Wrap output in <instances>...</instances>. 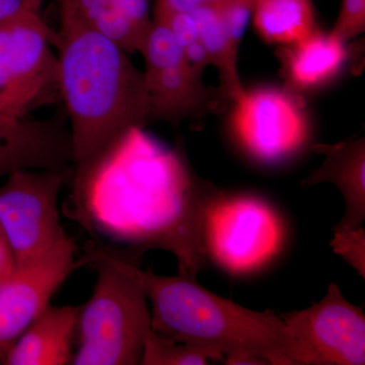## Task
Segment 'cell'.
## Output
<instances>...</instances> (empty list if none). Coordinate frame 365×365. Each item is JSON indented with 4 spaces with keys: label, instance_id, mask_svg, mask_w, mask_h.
Masks as SVG:
<instances>
[{
    "label": "cell",
    "instance_id": "d4e9b609",
    "mask_svg": "<svg viewBox=\"0 0 365 365\" xmlns=\"http://www.w3.org/2000/svg\"><path fill=\"white\" fill-rule=\"evenodd\" d=\"M113 6L116 7L131 23L148 35L153 16L150 13V0H111Z\"/></svg>",
    "mask_w": 365,
    "mask_h": 365
},
{
    "label": "cell",
    "instance_id": "e0dca14e",
    "mask_svg": "<svg viewBox=\"0 0 365 365\" xmlns=\"http://www.w3.org/2000/svg\"><path fill=\"white\" fill-rule=\"evenodd\" d=\"M91 28L128 52L140 53L146 34L113 6L111 0H69Z\"/></svg>",
    "mask_w": 365,
    "mask_h": 365
},
{
    "label": "cell",
    "instance_id": "3957f363",
    "mask_svg": "<svg viewBox=\"0 0 365 365\" xmlns=\"http://www.w3.org/2000/svg\"><path fill=\"white\" fill-rule=\"evenodd\" d=\"M132 271L150 302L155 332L220 353L227 364L304 365L279 314L223 299L187 274L157 275L137 260Z\"/></svg>",
    "mask_w": 365,
    "mask_h": 365
},
{
    "label": "cell",
    "instance_id": "9c48e42d",
    "mask_svg": "<svg viewBox=\"0 0 365 365\" xmlns=\"http://www.w3.org/2000/svg\"><path fill=\"white\" fill-rule=\"evenodd\" d=\"M85 265L73 237L66 235L45 254L14 266L0 283V364L69 276Z\"/></svg>",
    "mask_w": 365,
    "mask_h": 365
},
{
    "label": "cell",
    "instance_id": "83f0119b",
    "mask_svg": "<svg viewBox=\"0 0 365 365\" xmlns=\"http://www.w3.org/2000/svg\"><path fill=\"white\" fill-rule=\"evenodd\" d=\"M14 266L16 263H14L13 251L4 230L0 227V283L4 282L9 277V274L13 272Z\"/></svg>",
    "mask_w": 365,
    "mask_h": 365
},
{
    "label": "cell",
    "instance_id": "7402d4cb",
    "mask_svg": "<svg viewBox=\"0 0 365 365\" xmlns=\"http://www.w3.org/2000/svg\"><path fill=\"white\" fill-rule=\"evenodd\" d=\"M254 0H220L215 2L228 40L239 53L245 34L252 19Z\"/></svg>",
    "mask_w": 365,
    "mask_h": 365
},
{
    "label": "cell",
    "instance_id": "52a82bcc",
    "mask_svg": "<svg viewBox=\"0 0 365 365\" xmlns=\"http://www.w3.org/2000/svg\"><path fill=\"white\" fill-rule=\"evenodd\" d=\"M68 175L64 170H16L0 186V227L16 265L38 258L67 235L58 202Z\"/></svg>",
    "mask_w": 365,
    "mask_h": 365
},
{
    "label": "cell",
    "instance_id": "5bb4252c",
    "mask_svg": "<svg viewBox=\"0 0 365 365\" xmlns=\"http://www.w3.org/2000/svg\"><path fill=\"white\" fill-rule=\"evenodd\" d=\"M348 58L347 44L319 28L304 39L279 50L287 88L297 95L319 90L337 78Z\"/></svg>",
    "mask_w": 365,
    "mask_h": 365
},
{
    "label": "cell",
    "instance_id": "8fae6325",
    "mask_svg": "<svg viewBox=\"0 0 365 365\" xmlns=\"http://www.w3.org/2000/svg\"><path fill=\"white\" fill-rule=\"evenodd\" d=\"M140 54L151 121L179 122L205 111L210 97L202 76L190 66L167 26L153 21Z\"/></svg>",
    "mask_w": 365,
    "mask_h": 365
},
{
    "label": "cell",
    "instance_id": "277c9868",
    "mask_svg": "<svg viewBox=\"0 0 365 365\" xmlns=\"http://www.w3.org/2000/svg\"><path fill=\"white\" fill-rule=\"evenodd\" d=\"M139 256L108 246L88 247L81 256L95 266L97 279L79 307L72 365L141 364L153 328L148 297L132 271Z\"/></svg>",
    "mask_w": 365,
    "mask_h": 365
},
{
    "label": "cell",
    "instance_id": "cb8c5ba5",
    "mask_svg": "<svg viewBox=\"0 0 365 365\" xmlns=\"http://www.w3.org/2000/svg\"><path fill=\"white\" fill-rule=\"evenodd\" d=\"M365 31V0H342L340 13L330 31L346 44Z\"/></svg>",
    "mask_w": 365,
    "mask_h": 365
},
{
    "label": "cell",
    "instance_id": "ffe728a7",
    "mask_svg": "<svg viewBox=\"0 0 365 365\" xmlns=\"http://www.w3.org/2000/svg\"><path fill=\"white\" fill-rule=\"evenodd\" d=\"M222 355L151 331L144 346L141 365H204L223 361Z\"/></svg>",
    "mask_w": 365,
    "mask_h": 365
},
{
    "label": "cell",
    "instance_id": "2e32d148",
    "mask_svg": "<svg viewBox=\"0 0 365 365\" xmlns=\"http://www.w3.org/2000/svg\"><path fill=\"white\" fill-rule=\"evenodd\" d=\"M191 13L198 26L209 66L217 69L222 91L232 102L245 88L239 73V53L235 51L228 40L217 6L216 4H204Z\"/></svg>",
    "mask_w": 365,
    "mask_h": 365
},
{
    "label": "cell",
    "instance_id": "7a4b0ae2",
    "mask_svg": "<svg viewBox=\"0 0 365 365\" xmlns=\"http://www.w3.org/2000/svg\"><path fill=\"white\" fill-rule=\"evenodd\" d=\"M54 45L60 101L71 131L72 169L85 165L133 127L151 122L143 71L128 52L86 23L69 0H59Z\"/></svg>",
    "mask_w": 365,
    "mask_h": 365
},
{
    "label": "cell",
    "instance_id": "30bf717a",
    "mask_svg": "<svg viewBox=\"0 0 365 365\" xmlns=\"http://www.w3.org/2000/svg\"><path fill=\"white\" fill-rule=\"evenodd\" d=\"M294 336L304 365H364L365 316L335 283L302 311L279 314Z\"/></svg>",
    "mask_w": 365,
    "mask_h": 365
},
{
    "label": "cell",
    "instance_id": "44dd1931",
    "mask_svg": "<svg viewBox=\"0 0 365 365\" xmlns=\"http://www.w3.org/2000/svg\"><path fill=\"white\" fill-rule=\"evenodd\" d=\"M167 26L190 66L199 74L209 66L207 54L200 39L198 26L191 11L170 14L162 20L153 21Z\"/></svg>",
    "mask_w": 365,
    "mask_h": 365
},
{
    "label": "cell",
    "instance_id": "4316f807",
    "mask_svg": "<svg viewBox=\"0 0 365 365\" xmlns=\"http://www.w3.org/2000/svg\"><path fill=\"white\" fill-rule=\"evenodd\" d=\"M34 11H41V0H0V26Z\"/></svg>",
    "mask_w": 365,
    "mask_h": 365
},
{
    "label": "cell",
    "instance_id": "8992f818",
    "mask_svg": "<svg viewBox=\"0 0 365 365\" xmlns=\"http://www.w3.org/2000/svg\"><path fill=\"white\" fill-rule=\"evenodd\" d=\"M284 235L275 209L250 195L222 193L211 204L203 225L206 254L235 275L254 272L272 261L282 248Z\"/></svg>",
    "mask_w": 365,
    "mask_h": 365
},
{
    "label": "cell",
    "instance_id": "4fadbf2b",
    "mask_svg": "<svg viewBox=\"0 0 365 365\" xmlns=\"http://www.w3.org/2000/svg\"><path fill=\"white\" fill-rule=\"evenodd\" d=\"M314 150L325 155V160L302 181V186L332 182L345 201L344 215L334 230L362 227L365 218L364 138L349 139L333 145L317 144Z\"/></svg>",
    "mask_w": 365,
    "mask_h": 365
},
{
    "label": "cell",
    "instance_id": "6da1fadb",
    "mask_svg": "<svg viewBox=\"0 0 365 365\" xmlns=\"http://www.w3.org/2000/svg\"><path fill=\"white\" fill-rule=\"evenodd\" d=\"M133 127L85 165L73 168L74 194L83 227L143 252L162 249L179 272L197 277L206 268L203 225L223 193L200 179L181 150Z\"/></svg>",
    "mask_w": 365,
    "mask_h": 365
},
{
    "label": "cell",
    "instance_id": "ac0fdd59",
    "mask_svg": "<svg viewBox=\"0 0 365 365\" xmlns=\"http://www.w3.org/2000/svg\"><path fill=\"white\" fill-rule=\"evenodd\" d=\"M71 146L0 141V178L6 177L16 170L71 172Z\"/></svg>",
    "mask_w": 365,
    "mask_h": 365
},
{
    "label": "cell",
    "instance_id": "9a60e30c",
    "mask_svg": "<svg viewBox=\"0 0 365 365\" xmlns=\"http://www.w3.org/2000/svg\"><path fill=\"white\" fill-rule=\"evenodd\" d=\"M252 21L264 42L294 44L318 29L312 0H254Z\"/></svg>",
    "mask_w": 365,
    "mask_h": 365
},
{
    "label": "cell",
    "instance_id": "5b68a950",
    "mask_svg": "<svg viewBox=\"0 0 365 365\" xmlns=\"http://www.w3.org/2000/svg\"><path fill=\"white\" fill-rule=\"evenodd\" d=\"M54 35L41 11L0 26V114L25 119L60 101Z\"/></svg>",
    "mask_w": 365,
    "mask_h": 365
},
{
    "label": "cell",
    "instance_id": "7c38bea8",
    "mask_svg": "<svg viewBox=\"0 0 365 365\" xmlns=\"http://www.w3.org/2000/svg\"><path fill=\"white\" fill-rule=\"evenodd\" d=\"M79 307L50 304L21 333L2 364H71Z\"/></svg>",
    "mask_w": 365,
    "mask_h": 365
},
{
    "label": "cell",
    "instance_id": "ba28073f",
    "mask_svg": "<svg viewBox=\"0 0 365 365\" xmlns=\"http://www.w3.org/2000/svg\"><path fill=\"white\" fill-rule=\"evenodd\" d=\"M230 128L242 150L255 160L275 165L306 145L309 121L299 95L288 88L261 86L232 101Z\"/></svg>",
    "mask_w": 365,
    "mask_h": 365
},
{
    "label": "cell",
    "instance_id": "603a6c76",
    "mask_svg": "<svg viewBox=\"0 0 365 365\" xmlns=\"http://www.w3.org/2000/svg\"><path fill=\"white\" fill-rule=\"evenodd\" d=\"M336 254L342 257L362 278L365 277V232L360 227L352 230H334L331 242Z\"/></svg>",
    "mask_w": 365,
    "mask_h": 365
},
{
    "label": "cell",
    "instance_id": "d6986e66",
    "mask_svg": "<svg viewBox=\"0 0 365 365\" xmlns=\"http://www.w3.org/2000/svg\"><path fill=\"white\" fill-rule=\"evenodd\" d=\"M0 141L25 144L71 145L67 118L16 119L0 114Z\"/></svg>",
    "mask_w": 365,
    "mask_h": 365
},
{
    "label": "cell",
    "instance_id": "484cf974",
    "mask_svg": "<svg viewBox=\"0 0 365 365\" xmlns=\"http://www.w3.org/2000/svg\"><path fill=\"white\" fill-rule=\"evenodd\" d=\"M218 1L220 0H157L153 9V21L162 20L170 14L192 11L204 4Z\"/></svg>",
    "mask_w": 365,
    "mask_h": 365
}]
</instances>
